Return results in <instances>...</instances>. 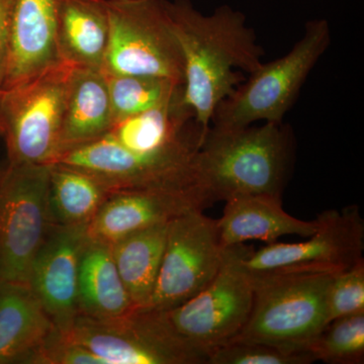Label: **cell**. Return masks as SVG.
Masks as SVG:
<instances>
[{
    "instance_id": "obj_8",
    "label": "cell",
    "mask_w": 364,
    "mask_h": 364,
    "mask_svg": "<svg viewBox=\"0 0 364 364\" xmlns=\"http://www.w3.org/2000/svg\"><path fill=\"white\" fill-rule=\"evenodd\" d=\"M253 249L245 243L227 247L221 268L205 289L181 305L162 311L172 329L208 356L238 336L250 317L252 277L243 260Z\"/></svg>"
},
{
    "instance_id": "obj_14",
    "label": "cell",
    "mask_w": 364,
    "mask_h": 364,
    "mask_svg": "<svg viewBox=\"0 0 364 364\" xmlns=\"http://www.w3.org/2000/svg\"><path fill=\"white\" fill-rule=\"evenodd\" d=\"M213 205L202 188L133 189L112 193L87 225L88 240L112 244L140 230Z\"/></svg>"
},
{
    "instance_id": "obj_22",
    "label": "cell",
    "mask_w": 364,
    "mask_h": 364,
    "mask_svg": "<svg viewBox=\"0 0 364 364\" xmlns=\"http://www.w3.org/2000/svg\"><path fill=\"white\" fill-rule=\"evenodd\" d=\"M111 195L104 183L83 170L50 164L49 203L53 224L88 225Z\"/></svg>"
},
{
    "instance_id": "obj_16",
    "label": "cell",
    "mask_w": 364,
    "mask_h": 364,
    "mask_svg": "<svg viewBox=\"0 0 364 364\" xmlns=\"http://www.w3.org/2000/svg\"><path fill=\"white\" fill-rule=\"evenodd\" d=\"M225 203L222 218L218 220L225 247L249 240L272 243L287 235L308 238L318 227L317 219L303 221L287 214L282 208V196H239Z\"/></svg>"
},
{
    "instance_id": "obj_25",
    "label": "cell",
    "mask_w": 364,
    "mask_h": 364,
    "mask_svg": "<svg viewBox=\"0 0 364 364\" xmlns=\"http://www.w3.org/2000/svg\"><path fill=\"white\" fill-rule=\"evenodd\" d=\"M309 351L289 350L263 342L233 339L208 352V364H310Z\"/></svg>"
},
{
    "instance_id": "obj_11",
    "label": "cell",
    "mask_w": 364,
    "mask_h": 364,
    "mask_svg": "<svg viewBox=\"0 0 364 364\" xmlns=\"http://www.w3.org/2000/svg\"><path fill=\"white\" fill-rule=\"evenodd\" d=\"M198 154L142 156L105 135L64 151L54 163L92 174L111 193L133 189H193L202 188L196 170Z\"/></svg>"
},
{
    "instance_id": "obj_10",
    "label": "cell",
    "mask_w": 364,
    "mask_h": 364,
    "mask_svg": "<svg viewBox=\"0 0 364 364\" xmlns=\"http://www.w3.org/2000/svg\"><path fill=\"white\" fill-rule=\"evenodd\" d=\"M226 251L218 220L203 210L172 220L156 284L145 308L166 311L195 296L219 272Z\"/></svg>"
},
{
    "instance_id": "obj_23",
    "label": "cell",
    "mask_w": 364,
    "mask_h": 364,
    "mask_svg": "<svg viewBox=\"0 0 364 364\" xmlns=\"http://www.w3.org/2000/svg\"><path fill=\"white\" fill-rule=\"evenodd\" d=\"M105 76L114 124L164 104L183 92V85L167 78L109 73H105Z\"/></svg>"
},
{
    "instance_id": "obj_19",
    "label": "cell",
    "mask_w": 364,
    "mask_h": 364,
    "mask_svg": "<svg viewBox=\"0 0 364 364\" xmlns=\"http://www.w3.org/2000/svg\"><path fill=\"white\" fill-rule=\"evenodd\" d=\"M56 331L30 287L0 282V364L28 363Z\"/></svg>"
},
{
    "instance_id": "obj_3",
    "label": "cell",
    "mask_w": 364,
    "mask_h": 364,
    "mask_svg": "<svg viewBox=\"0 0 364 364\" xmlns=\"http://www.w3.org/2000/svg\"><path fill=\"white\" fill-rule=\"evenodd\" d=\"M338 272L310 267L250 272L252 310L234 339L308 351L327 326L328 294Z\"/></svg>"
},
{
    "instance_id": "obj_26",
    "label": "cell",
    "mask_w": 364,
    "mask_h": 364,
    "mask_svg": "<svg viewBox=\"0 0 364 364\" xmlns=\"http://www.w3.org/2000/svg\"><path fill=\"white\" fill-rule=\"evenodd\" d=\"M360 313H364L363 257L335 275L328 294L327 325Z\"/></svg>"
},
{
    "instance_id": "obj_20",
    "label": "cell",
    "mask_w": 364,
    "mask_h": 364,
    "mask_svg": "<svg viewBox=\"0 0 364 364\" xmlns=\"http://www.w3.org/2000/svg\"><path fill=\"white\" fill-rule=\"evenodd\" d=\"M79 314L114 318L136 308L124 287L109 244L86 242L78 273Z\"/></svg>"
},
{
    "instance_id": "obj_6",
    "label": "cell",
    "mask_w": 364,
    "mask_h": 364,
    "mask_svg": "<svg viewBox=\"0 0 364 364\" xmlns=\"http://www.w3.org/2000/svg\"><path fill=\"white\" fill-rule=\"evenodd\" d=\"M70 69L60 63L0 91V136L9 164H52L58 157Z\"/></svg>"
},
{
    "instance_id": "obj_24",
    "label": "cell",
    "mask_w": 364,
    "mask_h": 364,
    "mask_svg": "<svg viewBox=\"0 0 364 364\" xmlns=\"http://www.w3.org/2000/svg\"><path fill=\"white\" fill-rule=\"evenodd\" d=\"M308 351L315 360L329 364L364 363V313L336 318L326 326Z\"/></svg>"
},
{
    "instance_id": "obj_17",
    "label": "cell",
    "mask_w": 364,
    "mask_h": 364,
    "mask_svg": "<svg viewBox=\"0 0 364 364\" xmlns=\"http://www.w3.org/2000/svg\"><path fill=\"white\" fill-rule=\"evenodd\" d=\"M112 126L111 97L104 72L71 66L67 80L60 154L97 140L109 133Z\"/></svg>"
},
{
    "instance_id": "obj_18",
    "label": "cell",
    "mask_w": 364,
    "mask_h": 364,
    "mask_svg": "<svg viewBox=\"0 0 364 364\" xmlns=\"http://www.w3.org/2000/svg\"><path fill=\"white\" fill-rule=\"evenodd\" d=\"M109 37L107 0H56V44L62 63L102 70Z\"/></svg>"
},
{
    "instance_id": "obj_13",
    "label": "cell",
    "mask_w": 364,
    "mask_h": 364,
    "mask_svg": "<svg viewBox=\"0 0 364 364\" xmlns=\"http://www.w3.org/2000/svg\"><path fill=\"white\" fill-rule=\"evenodd\" d=\"M87 225L52 224L28 275V287L61 334L79 315L78 273Z\"/></svg>"
},
{
    "instance_id": "obj_27",
    "label": "cell",
    "mask_w": 364,
    "mask_h": 364,
    "mask_svg": "<svg viewBox=\"0 0 364 364\" xmlns=\"http://www.w3.org/2000/svg\"><path fill=\"white\" fill-rule=\"evenodd\" d=\"M102 364L91 352L69 341L58 330L33 352L28 364Z\"/></svg>"
},
{
    "instance_id": "obj_7",
    "label": "cell",
    "mask_w": 364,
    "mask_h": 364,
    "mask_svg": "<svg viewBox=\"0 0 364 364\" xmlns=\"http://www.w3.org/2000/svg\"><path fill=\"white\" fill-rule=\"evenodd\" d=\"M109 37L102 72L183 85V58L167 0H107Z\"/></svg>"
},
{
    "instance_id": "obj_2",
    "label": "cell",
    "mask_w": 364,
    "mask_h": 364,
    "mask_svg": "<svg viewBox=\"0 0 364 364\" xmlns=\"http://www.w3.org/2000/svg\"><path fill=\"white\" fill-rule=\"evenodd\" d=\"M293 159V135L282 123L210 126L196 158L198 183L213 203L239 196H282Z\"/></svg>"
},
{
    "instance_id": "obj_5",
    "label": "cell",
    "mask_w": 364,
    "mask_h": 364,
    "mask_svg": "<svg viewBox=\"0 0 364 364\" xmlns=\"http://www.w3.org/2000/svg\"><path fill=\"white\" fill-rule=\"evenodd\" d=\"M61 335L102 364H208L207 352L179 336L162 311L135 308L114 318L79 314Z\"/></svg>"
},
{
    "instance_id": "obj_4",
    "label": "cell",
    "mask_w": 364,
    "mask_h": 364,
    "mask_svg": "<svg viewBox=\"0 0 364 364\" xmlns=\"http://www.w3.org/2000/svg\"><path fill=\"white\" fill-rule=\"evenodd\" d=\"M331 42V28L324 18L308 21L303 36L284 56L249 74L245 82L222 100L210 126L238 129L257 122L282 123L309 74Z\"/></svg>"
},
{
    "instance_id": "obj_9",
    "label": "cell",
    "mask_w": 364,
    "mask_h": 364,
    "mask_svg": "<svg viewBox=\"0 0 364 364\" xmlns=\"http://www.w3.org/2000/svg\"><path fill=\"white\" fill-rule=\"evenodd\" d=\"M50 164L6 163L0 181V282L28 286L36 255L52 226Z\"/></svg>"
},
{
    "instance_id": "obj_21",
    "label": "cell",
    "mask_w": 364,
    "mask_h": 364,
    "mask_svg": "<svg viewBox=\"0 0 364 364\" xmlns=\"http://www.w3.org/2000/svg\"><path fill=\"white\" fill-rule=\"evenodd\" d=\"M168 225L146 228L111 245L117 270L136 308H145L154 291Z\"/></svg>"
},
{
    "instance_id": "obj_12",
    "label": "cell",
    "mask_w": 364,
    "mask_h": 364,
    "mask_svg": "<svg viewBox=\"0 0 364 364\" xmlns=\"http://www.w3.org/2000/svg\"><path fill=\"white\" fill-rule=\"evenodd\" d=\"M315 233L298 243L272 242L243 260L250 272L310 267L341 272L363 258L364 222L358 207L327 210L317 218Z\"/></svg>"
},
{
    "instance_id": "obj_15",
    "label": "cell",
    "mask_w": 364,
    "mask_h": 364,
    "mask_svg": "<svg viewBox=\"0 0 364 364\" xmlns=\"http://www.w3.org/2000/svg\"><path fill=\"white\" fill-rule=\"evenodd\" d=\"M62 63L56 44V0H16L4 88Z\"/></svg>"
},
{
    "instance_id": "obj_1",
    "label": "cell",
    "mask_w": 364,
    "mask_h": 364,
    "mask_svg": "<svg viewBox=\"0 0 364 364\" xmlns=\"http://www.w3.org/2000/svg\"><path fill=\"white\" fill-rule=\"evenodd\" d=\"M167 6L183 58V102L205 138L218 105L243 82L235 69L252 73L264 51L241 11L222 6L205 16L191 0H167Z\"/></svg>"
},
{
    "instance_id": "obj_28",
    "label": "cell",
    "mask_w": 364,
    "mask_h": 364,
    "mask_svg": "<svg viewBox=\"0 0 364 364\" xmlns=\"http://www.w3.org/2000/svg\"><path fill=\"white\" fill-rule=\"evenodd\" d=\"M14 2L16 0H0V91L4 87L9 64Z\"/></svg>"
},
{
    "instance_id": "obj_29",
    "label": "cell",
    "mask_w": 364,
    "mask_h": 364,
    "mask_svg": "<svg viewBox=\"0 0 364 364\" xmlns=\"http://www.w3.org/2000/svg\"><path fill=\"white\" fill-rule=\"evenodd\" d=\"M6 164H0V181H1L2 176H4V170H6Z\"/></svg>"
}]
</instances>
